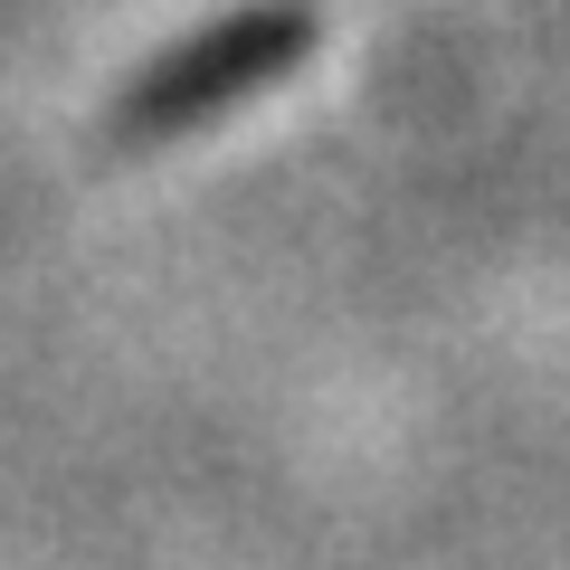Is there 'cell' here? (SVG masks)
<instances>
[{"mask_svg": "<svg viewBox=\"0 0 570 570\" xmlns=\"http://www.w3.org/2000/svg\"><path fill=\"white\" fill-rule=\"evenodd\" d=\"M314 48H324V10H314V0H238L219 20H200L190 39L153 48V58L105 96L96 153L105 163H153L171 142L228 124L238 105L276 96L285 77H305Z\"/></svg>", "mask_w": 570, "mask_h": 570, "instance_id": "obj_1", "label": "cell"}]
</instances>
